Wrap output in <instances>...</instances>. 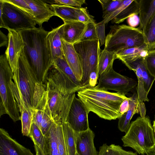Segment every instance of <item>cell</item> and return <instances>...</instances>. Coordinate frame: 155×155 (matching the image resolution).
Masks as SVG:
<instances>
[{"label":"cell","mask_w":155,"mask_h":155,"mask_svg":"<svg viewBox=\"0 0 155 155\" xmlns=\"http://www.w3.org/2000/svg\"><path fill=\"white\" fill-rule=\"evenodd\" d=\"M52 119L62 125L66 122L75 92L83 88L74 83L52 64L43 84Z\"/></svg>","instance_id":"cell-1"},{"label":"cell","mask_w":155,"mask_h":155,"mask_svg":"<svg viewBox=\"0 0 155 155\" xmlns=\"http://www.w3.org/2000/svg\"><path fill=\"white\" fill-rule=\"evenodd\" d=\"M22 39L23 52L36 76L38 82L43 84L53 64L48 32L42 27L18 32Z\"/></svg>","instance_id":"cell-2"},{"label":"cell","mask_w":155,"mask_h":155,"mask_svg":"<svg viewBox=\"0 0 155 155\" xmlns=\"http://www.w3.org/2000/svg\"><path fill=\"white\" fill-rule=\"evenodd\" d=\"M78 98L89 113L92 112L100 117L108 120L120 118L119 109L123 101L128 97L118 93L111 92L94 87L88 86L78 92Z\"/></svg>","instance_id":"cell-3"},{"label":"cell","mask_w":155,"mask_h":155,"mask_svg":"<svg viewBox=\"0 0 155 155\" xmlns=\"http://www.w3.org/2000/svg\"><path fill=\"white\" fill-rule=\"evenodd\" d=\"M12 88L20 111L23 108L32 110L36 84V76L25 55L22 49L17 70L13 73Z\"/></svg>","instance_id":"cell-4"},{"label":"cell","mask_w":155,"mask_h":155,"mask_svg":"<svg viewBox=\"0 0 155 155\" xmlns=\"http://www.w3.org/2000/svg\"><path fill=\"white\" fill-rule=\"evenodd\" d=\"M121 140L124 147H131L140 154L155 149V135L149 117L140 116L132 121Z\"/></svg>","instance_id":"cell-5"},{"label":"cell","mask_w":155,"mask_h":155,"mask_svg":"<svg viewBox=\"0 0 155 155\" xmlns=\"http://www.w3.org/2000/svg\"><path fill=\"white\" fill-rule=\"evenodd\" d=\"M13 73L5 54L0 56V116L8 115L14 122L21 120L20 112L12 88Z\"/></svg>","instance_id":"cell-6"},{"label":"cell","mask_w":155,"mask_h":155,"mask_svg":"<svg viewBox=\"0 0 155 155\" xmlns=\"http://www.w3.org/2000/svg\"><path fill=\"white\" fill-rule=\"evenodd\" d=\"M106 36L104 49L114 53L141 46L146 43L145 36L138 28L124 25H114Z\"/></svg>","instance_id":"cell-7"},{"label":"cell","mask_w":155,"mask_h":155,"mask_svg":"<svg viewBox=\"0 0 155 155\" xmlns=\"http://www.w3.org/2000/svg\"><path fill=\"white\" fill-rule=\"evenodd\" d=\"M34 17L7 2L0 0V27L17 32L36 28Z\"/></svg>","instance_id":"cell-8"},{"label":"cell","mask_w":155,"mask_h":155,"mask_svg":"<svg viewBox=\"0 0 155 155\" xmlns=\"http://www.w3.org/2000/svg\"><path fill=\"white\" fill-rule=\"evenodd\" d=\"M73 45L82 69L81 85L84 87H88L90 74L93 71L98 72V63L101 52L100 41L97 39L78 41Z\"/></svg>","instance_id":"cell-9"},{"label":"cell","mask_w":155,"mask_h":155,"mask_svg":"<svg viewBox=\"0 0 155 155\" xmlns=\"http://www.w3.org/2000/svg\"><path fill=\"white\" fill-rule=\"evenodd\" d=\"M98 81L96 86L97 88L106 91H114L125 95L132 91L137 84L134 79L115 71L113 65L99 76Z\"/></svg>","instance_id":"cell-10"},{"label":"cell","mask_w":155,"mask_h":155,"mask_svg":"<svg viewBox=\"0 0 155 155\" xmlns=\"http://www.w3.org/2000/svg\"><path fill=\"white\" fill-rule=\"evenodd\" d=\"M122 62L130 70L135 73L138 81L137 87L138 101L140 104H144V101H149L147 95L155 80V78L152 76L147 70L144 58Z\"/></svg>","instance_id":"cell-11"},{"label":"cell","mask_w":155,"mask_h":155,"mask_svg":"<svg viewBox=\"0 0 155 155\" xmlns=\"http://www.w3.org/2000/svg\"><path fill=\"white\" fill-rule=\"evenodd\" d=\"M88 113L82 101L74 96L67 117L66 122L75 132L85 131L89 128Z\"/></svg>","instance_id":"cell-12"},{"label":"cell","mask_w":155,"mask_h":155,"mask_svg":"<svg viewBox=\"0 0 155 155\" xmlns=\"http://www.w3.org/2000/svg\"><path fill=\"white\" fill-rule=\"evenodd\" d=\"M8 44L5 54L13 73L17 70L24 44L18 32L11 30H8Z\"/></svg>","instance_id":"cell-13"},{"label":"cell","mask_w":155,"mask_h":155,"mask_svg":"<svg viewBox=\"0 0 155 155\" xmlns=\"http://www.w3.org/2000/svg\"><path fill=\"white\" fill-rule=\"evenodd\" d=\"M0 155H34L12 138L4 129H0Z\"/></svg>","instance_id":"cell-14"},{"label":"cell","mask_w":155,"mask_h":155,"mask_svg":"<svg viewBox=\"0 0 155 155\" xmlns=\"http://www.w3.org/2000/svg\"><path fill=\"white\" fill-rule=\"evenodd\" d=\"M47 103L48 93L45 86L37 83L33 97L32 123H35L40 129Z\"/></svg>","instance_id":"cell-15"},{"label":"cell","mask_w":155,"mask_h":155,"mask_svg":"<svg viewBox=\"0 0 155 155\" xmlns=\"http://www.w3.org/2000/svg\"><path fill=\"white\" fill-rule=\"evenodd\" d=\"M130 107L127 111L124 113L119 118L118 128L121 132H127L130 125V121L134 115L139 113L140 117L145 116L146 109L144 104H139L136 93L129 97Z\"/></svg>","instance_id":"cell-16"},{"label":"cell","mask_w":155,"mask_h":155,"mask_svg":"<svg viewBox=\"0 0 155 155\" xmlns=\"http://www.w3.org/2000/svg\"><path fill=\"white\" fill-rule=\"evenodd\" d=\"M95 134L89 128L80 132H76V147L79 155H98L94 143Z\"/></svg>","instance_id":"cell-17"},{"label":"cell","mask_w":155,"mask_h":155,"mask_svg":"<svg viewBox=\"0 0 155 155\" xmlns=\"http://www.w3.org/2000/svg\"><path fill=\"white\" fill-rule=\"evenodd\" d=\"M86 24L78 21L63 24L60 25L61 38L68 43L74 44L81 38Z\"/></svg>","instance_id":"cell-18"},{"label":"cell","mask_w":155,"mask_h":155,"mask_svg":"<svg viewBox=\"0 0 155 155\" xmlns=\"http://www.w3.org/2000/svg\"><path fill=\"white\" fill-rule=\"evenodd\" d=\"M30 6L37 24L39 27L43 23L47 22L53 16H55L54 12L51 8L50 5L43 1L25 0Z\"/></svg>","instance_id":"cell-19"},{"label":"cell","mask_w":155,"mask_h":155,"mask_svg":"<svg viewBox=\"0 0 155 155\" xmlns=\"http://www.w3.org/2000/svg\"><path fill=\"white\" fill-rule=\"evenodd\" d=\"M61 41L65 58L77 78L81 83L83 76L82 69L74 45L66 42L61 39Z\"/></svg>","instance_id":"cell-20"},{"label":"cell","mask_w":155,"mask_h":155,"mask_svg":"<svg viewBox=\"0 0 155 155\" xmlns=\"http://www.w3.org/2000/svg\"><path fill=\"white\" fill-rule=\"evenodd\" d=\"M140 6V25L139 28L144 35L155 14V0H139Z\"/></svg>","instance_id":"cell-21"},{"label":"cell","mask_w":155,"mask_h":155,"mask_svg":"<svg viewBox=\"0 0 155 155\" xmlns=\"http://www.w3.org/2000/svg\"><path fill=\"white\" fill-rule=\"evenodd\" d=\"M60 29V26L48 32L47 35L53 62L58 58H62L64 56Z\"/></svg>","instance_id":"cell-22"},{"label":"cell","mask_w":155,"mask_h":155,"mask_svg":"<svg viewBox=\"0 0 155 155\" xmlns=\"http://www.w3.org/2000/svg\"><path fill=\"white\" fill-rule=\"evenodd\" d=\"M57 124L54 122L48 134L45 136L43 150L46 155H60L58 148Z\"/></svg>","instance_id":"cell-23"},{"label":"cell","mask_w":155,"mask_h":155,"mask_svg":"<svg viewBox=\"0 0 155 155\" xmlns=\"http://www.w3.org/2000/svg\"><path fill=\"white\" fill-rule=\"evenodd\" d=\"M51 10L54 12L55 16L60 18L66 23L78 21L75 15L76 7L67 5L51 4L50 5Z\"/></svg>","instance_id":"cell-24"},{"label":"cell","mask_w":155,"mask_h":155,"mask_svg":"<svg viewBox=\"0 0 155 155\" xmlns=\"http://www.w3.org/2000/svg\"><path fill=\"white\" fill-rule=\"evenodd\" d=\"M140 11L139 0H130L122 11L111 21V22L119 24L133 15L139 14Z\"/></svg>","instance_id":"cell-25"},{"label":"cell","mask_w":155,"mask_h":155,"mask_svg":"<svg viewBox=\"0 0 155 155\" xmlns=\"http://www.w3.org/2000/svg\"><path fill=\"white\" fill-rule=\"evenodd\" d=\"M62 127L68 155H77L76 132L66 122Z\"/></svg>","instance_id":"cell-26"},{"label":"cell","mask_w":155,"mask_h":155,"mask_svg":"<svg viewBox=\"0 0 155 155\" xmlns=\"http://www.w3.org/2000/svg\"><path fill=\"white\" fill-rule=\"evenodd\" d=\"M146 49H147V45L145 44L139 47L125 49L115 53V58L122 61L135 60L142 58L141 53L142 51Z\"/></svg>","instance_id":"cell-27"},{"label":"cell","mask_w":155,"mask_h":155,"mask_svg":"<svg viewBox=\"0 0 155 155\" xmlns=\"http://www.w3.org/2000/svg\"><path fill=\"white\" fill-rule=\"evenodd\" d=\"M53 64L75 84L84 88L82 86L81 82L77 78L68 64L64 56L62 58H58L54 60L53 62Z\"/></svg>","instance_id":"cell-28"},{"label":"cell","mask_w":155,"mask_h":155,"mask_svg":"<svg viewBox=\"0 0 155 155\" xmlns=\"http://www.w3.org/2000/svg\"><path fill=\"white\" fill-rule=\"evenodd\" d=\"M115 59V54L114 53L104 49L101 52L98 66L99 76L113 65L114 61Z\"/></svg>","instance_id":"cell-29"},{"label":"cell","mask_w":155,"mask_h":155,"mask_svg":"<svg viewBox=\"0 0 155 155\" xmlns=\"http://www.w3.org/2000/svg\"><path fill=\"white\" fill-rule=\"evenodd\" d=\"M98 155H137V153L126 151L118 145L105 143L100 147Z\"/></svg>","instance_id":"cell-30"},{"label":"cell","mask_w":155,"mask_h":155,"mask_svg":"<svg viewBox=\"0 0 155 155\" xmlns=\"http://www.w3.org/2000/svg\"><path fill=\"white\" fill-rule=\"evenodd\" d=\"M20 112L22 133L23 135L28 137L32 124V110L23 108Z\"/></svg>","instance_id":"cell-31"},{"label":"cell","mask_w":155,"mask_h":155,"mask_svg":"<svg viewBox=\"0 0 155 155\" xmlns=\"http://www.w3.org/2000/svg\"><path fill=\"white\" fill-rule=\"evenodd\" d=\"M123 0H98L103 11V19L114 11L120 5Z\"/></svg>","instance_id":"cell-32"},{"label":"cell","mask_w":155,"mask_h":155,"mask_svg":"<svg viewBox=\"0 0 155 155\" xmlns=\"http://www.w3.org/2000/svg\"><path fill=\"white\" fill-rule=\"evenodd\" d=\"M148 50L155 49V14L144 35Z\"/></svg>","instance_id":"cell-33"},{"label":"cell","mask_w":155,"mask_h":155,"mask_svg":"<svg viewBox=\"0 0 155 155\" xmlns=\"http://www.w3.org/2000/svg\"><path fill=\"white\" fill-rule=\"evenodd\" d=\"M28 137L31 139L34 145L42 149L43 148L45 136L40 129L35 123L32 124Z\"/></svg>","instance_id":"cell-34"},{"label":"cell","mask_w":155,"mask_h":155,"mask_svg":"<svg viewBox=\"0 0 155 155\" xmlns=\"http://www.w3.org/2000/svg\"><path fill=\"white\" fill-rule=\"evenodd\" d=\"M54 122L48 102L44 111L40 128L44 136L48 132Z\"/></svg>","instance_id":"cell-35"},{"label":"cell","mask_w":155,"mask_h":155,"mask_svg":"<svg viewBox=\"0 0 155 155\" xmlns=\"http://www.w3.org/2000/svg\"><path fill=\"white\" fill-rule=\"evenodd\" d=\"M96 24L95 22H90L86 24L84 31L78 41L98 39L96 32Z\"/></svg>","instance_id":"cell-36"},{"label":"cell","mask_w":155,"mask_h":155,"mask_svg":"<svg viewBox=\"0 0 155 155\" xmlns=\"http://www.w3.org/2000/svg\"><path fill=\"white\" fill-rule=\"evenodd\" d=\"M57 143L60 155H68L63 133L62 125L57 124Z\"/></svg>","instance_id":"cell-37"},{"label":"cell","mask_w":155,"mask_h":155,"mask_svg":"<svg viewBox=\"0 0 155 155\" xmlns=\"http://www.w3.org/2000/svg\"><path fill=\"white\" fill-rule=\"evenodd\" d=\"M75 15L78 21L87 24L95 22L94 17L91 15L86 8H76Z\"/></svg>","instance_id":"cell-38"},{"label":"cell","mask_w":155,"mask_h":155,"mask_svg":"<svg viewBox=\"0 0 155 155\" xmlns=\"http://www.w3.org/2000/svg\"><path fill=\"white\" fill-rule=\"evenodd\" d=\"M144 62L150 74L155 78V49L149 51Z\"/></svg>","instance_id":"cell-39"},{"label":"cell","mask_w":155,"mask_h":155,"mask_svg":"<svg viewBox=\"0 0 155 155\" xmlns=\"http://www.w3.org/2000/svg\"><path fill=\"white\" fill-rule=\"evenodd\" d=\"M106 24L102 20L96 24V29L97 36L100 42V46L105 44L106 38L105 28Z\"/></svg>","instance_id":"cell-40"},{"label":"cell","mask_w":155,"mask_h":155,"mask_svg":"<svg viewBox=\"0 0 155 155\" xmlns=\"http://www.w3.org/2000/svg\"><path fill=\"white\" fill-rule=\"evenodd\" d=\"M53 1V4L65 5L78 8H81L86 3L85 0H54Z\"/></svg>","instance_id":"cell-41"},{"label":"cell","mask_w":155,"mask_h":155,"mask_svg":"<svg viewBox=\"0 0 155 155\" xmlns=\"http://www.w3.org/2000/svg\"><path fill=\"white\" fill-rule=\"evenodd\" d=\"M21 10L32 15V11L25 0H6Z\"/></svg>","instance_id":"cell-42"},{"label":"cell","mask_w":155,"mask_h":155,"mask_svg":"<svg viewBox=\"0 0 155 155\" xmlns=\"http://www.w3.org/2000/svg\"><path fill=\"white\" fill-rule=\"evenodd\" d=\"M130 0H123L121 4L119 6L106 18L103 20L105 23L106 24L110 21H111L115 17L119 14L130 2Z\"/></svg>","instance_id":"cell-43"},{"label":"cell","mask_w":155,"mask_h":155,"mask_svg":"<svg viewBox=\"0 0 155 155\" xmlns=\"http://www.w3.org/2000/svg\"><path fill=\"white\" fill-rule=\"evenodd\" d=\"M127 21L129 26L136 28L140 25L139 17L138 15H133L127 18Z\"/></svg>","instance_id":"cell-44"},{"label":"cell","mask_w":155,"mask_h":155,"mask_svg":"<svg viewBox=\"0 0 155 155\" xmlns=\"http://www.w3.org/2000/svg\"><path fill=\"white\" fill-rule=\"evenodd\" d=\"M129 97L124 100L121 104L119 112L122 115L129 110L130 107Z\"/></svg>","instance_id":"cell-45"},{"label":"cell","mask_w":155,"mask_h":155,"mask_svg":"<svg viewBox=\"0 0 155 155\" xmlns=\"http://www.w3.org/2000/svg\"><path fill=\"white\" fill-rule=\"evenodd\" d=\"M0 47L5 46L7 47L8 41V36L4 34L1 31H0Z\"/></svg>","instance_id":"cell-46"},{"label":"cell","mask_w":155,"mask_h":155,"mask_svg":"<svg viewBox=\"0 0 155 155\" xmlns=\"http://www.w3.org/2000/svg\"><path fill=\"white\" fill-rule=\"evenodd\" d=\"M36 155H46L43 150L39 147L34 145Z\"/></svg>","instance_id":"cell-47"},{"label":"cell","mask_w":155,"mask_h":155,"mask_svg":"<svg viewBox=\"0 0 155 155\" xmlns=\"http://www.w3.org/2000/svg\"><path fill=\"white\" fill-rule=\"evenodd\" d=\"M147 155H155V149L150 151L148 153Z\"/></svg>","instance_id":"cell-48"},{"label":"cell","mask_w":155,"mask_h":155,"mask_svg":"<svg viewBox=\"0 0 155 155\" xmlns=\"http://www.w3.org/2000/svg\"><path fill=\"white\" fill-rule=\"evenodd\" d=\"M153 129L154 131V134H155V116L154 120L153 121Z\"/></svg>","instance_id":"cell-49"},{"label":"cell","mask_w":155,"mask_h":155,"mask_svg":"<svg viewBox=\"0 0 155 155\" xmlns=\"http://www.w3.org/2000/svg\"><path fill=\"white\" fill-rule=\"evenodd\" d=\"M77 155H79L77 153Z\"/></svg>","instance_id":"cell-50"}]
</instances>
